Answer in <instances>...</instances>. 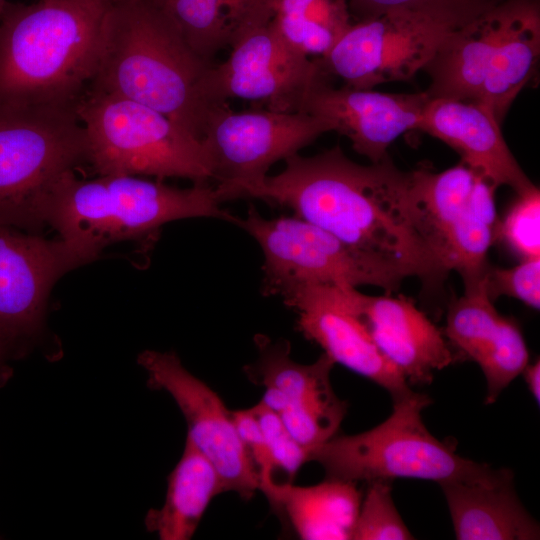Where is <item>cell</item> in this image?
Instances as JSON below:
<instances>
[{
    "label": "cell",
    "mask_w": 540,
    "mask_h": 540,
    "mask_svg": "<svg viewBox=\"0 0 540 540\" xmlns=\"http://www.w3.org/2000/svg\"><path fill=\"white\" fill-rule=\"evenodd\" d=\"M231 47L229 57L212 65L201 80L199 93L208 108L239 98L263 102L273 111L296 112L309 87L330 77L320 58L295 51L269 21L245 31Z\"/></svg>",
    "instance_id": "8fae6325"
},
{
    "label": "cell",
    "mask_w": 540,
    "mask_h": 540,
    "mask_svg": "<svg viewBox=\"0 0 540 540\" xmlns=\"http://www.w3.org/2000/svg\"><path fill=\"white\" fill-rule=\"evenodd\" d=\"M269 22L298 53L324 58L352 25L347 0H267Z\"/></svg>",
    "instance_id": "d4e9b609"
},
{
    "label": "cell",
    "mask_w": 540,
    "mask_h": 540,
    "mask_svg": "<svg viewBox=\"0 0 540 540\" xmlns=\"http://www.w3.org/2000/svg\"><path fill=\"white\" fill-rule=\"evenodd\" d=\"M428 98L426 91L391 94L346 85L335 88L324 77L306 91L299 111L323 119L331 131L346 136L357 153L377 163L399 136L418 129Z\"/></svg>",
    "instance_id": "e0dca14e"
},
{
    "label": "cell",
    "mask_w": 540,
    "mask_h": 540,
    "mask_svg": "<svg viewBox=\"0 0 540 540\" xmlns=\"http://www.w3.org/2000/svg\"><path fill=\"white\" fill-rule=\"evenodd\" d=\"M254 341L258 357L244 366L245 375L263 387L261 401L310 454L336 435L347 412V403L330 382L335 363L323 353L311 364H300L291 358L288 341L265 335H256Z\"/></svg>",
    "instance_id": "7c38bea8"
},
{
    "label": "cell",
    "mask_w": 540,
    "mask_h": 540,
    "mask_svg": "<svg viewBox=\"0 0 540 540\" xmlns=\"http://www.w3.org/2000/svg\"><path fill=\"white\" fill-rule=\"evenodd\" d=\"M528 389L537 403L540 402V361L537 359L533 364H527L522 371Z\"/></svg>",
    "instance_id": "e575fe53"
},
{
    "label": "cell",
    "mask_w": 540,
    "mask_h": 540,
    "mask_svg": "<svg viewBox=\"0 0 540 540\" xmlns=\"http://www.w3.org/2000/svg\"><path fill=\"white\" fill-rule=\"evenodd\" d=\"M326 132H331L327 122L302 111L234 112L227 103L212 106L201 140L219 200L240 198L246 187L267 176L274 163Z\"/></svg>",
    "instance_id": "30bf717a"
},
{
    "label": "cell",
    "mask_w": 540,
    "mask_h": 540,
    "mask_svg": "<svg viewBox=\"0 0 540 540\" xmlns=\"http://www.w3.org/2000/svg\"><path fill=\"white\" fill-rule=\"evenodd\" d=\"M111 2L119 1V0H110Z\"/></svg>",
    "instance_id": "74e56055"
},
{
    "label": "cell",
    "mask_w": 540,
    "mask_h": 540,
    "mask_svg": "<svg viewBox=\"0 0 540 540\" xmlns=\"http://www.w3.org/2000/svg\"><path fill=\"white\" fill-rule=\"evenodd\" d=\"M222 492L218 472L186 438L183 453L168 476L165 501L148 511L146 528L161 540H189L212 499Z\"/></svg>",
    "instance_id": "7402d4cb"
},
{
    "label": "cell",
    "mask_w": 540,
    "mask_h": 540,
    "mask_svg": "<svg viewBox=\"0 0 540 540\" xmlns=\"http://www.w3.org/2000/svg\"><path fill=\"white\" fill-rule=\"evenodd\" d=\"M504 319L488 295L484 276L465 285L463 295L450 303L443 332L460 357L477 362L494 342Z\"/></svg>",
    "instance_id": "4316f807"
},
{
    "label": "cell",
    "mask_w": 540,
    "mask_h": 540,
    "mask_svg": "<svg viewBox=\"0 0 540 540\" xmlns=\"http://www.w3.org/2000/svg\"><path fill=\"white\" fill-rule=\"evenodd\" d=\"M85 263L59 237L0 224V343L10 355L42 327L55 282Z\"/></svg>",
    "instance_id": "9a60e30c"
},
{
    "label": "cell",
    "mask_w": 540,
    "mask_h": 540,
    "mask_svg": "<svg viewBox=\"0 0 540 540\" xmlns=\"http://www.w3.org/2000/svg\"><path fill=\"white\" fill-rule=\"evenodd\" d=\"M277 175L265 176L242 191L293 210L301 218L342 241L402 268L429 288L447 277L412 220L410 172L399 170L387 155L361 165L339 146L320 154L287 157Z\"/></svg>",
    "instance_id": "6da1fadb"
},
{
    "label": "cell",
    "mask_w": 540,
    "mask_h": 540,
    "mask_svg": "<svg viewBox=\"0 0 540 540\" xmlns=\"http://www.w3.org/2000/svg\"><path fill=\"white\" fill-rule=\"evenodd\" d=\"M431 402L426 394L411 391L393 400L385 421L358 434L335 435L314 449L308 462L320 464L327 478L355 483L408 478L439 484L484 472L489 464L460 456L455 443L430 433L421 414Z\"/></svg>",
    "instance_id": "ba28073f"
},
{
    "label": "cell",
    "mask_w": 540,
    "mask_h": 540,
    "mask_svg": "<svg viewBox=\"0 0 540 540\" xmlns=\"http://www.w3.org/2000/svg\"><path fill=\"white\" fill-rule=\"evenodd\" d=\"M10 357L8 350L0 343V383H3L10 375V369L7 365Z\"/></svg>",
    "instance_id": "d590c367"
},
{
    "label": "cell",
    "mask_w": 540,
    "mask_h": 540,
    "mask_svg": "<svg viewBox=\"0 0 540 540\" xmlns=\"http://www.w3.org/2000/svg\"><path fill=\"white\" fill-rule=\"evenodd\" d=\"M110 4L8 2L0 18V104L75 103L96 73Z\"/></svg>",
    "instance_id": "7a4b0ae2"
},
{
    "label": "cell",
    "mask_w": 540,
    "mask_h": 540,
    "mask_svg": "<svg viewBox=\"0 0 540 540\" xmlns=\"http://www.w3.org/2000/svg\"><path fill=\"white\" fill-rule=\"evenodd\" d=\"M233 223L262 249L264 296H281L306 284L370 285L391 293L410 277L389 261L296 216L267 219L251 205L246 218L235 217Z\"/></svg>",
    "instance_id": "9c48e42d"
},
{
    "label": "cell",
    "mask_w": 540,
    "mask_h": 540,
    "mask_svg": "<svg viewBox=\"0 0 540 540\" xmlns=\"http://www.w3.org/2000/svg\"><path fill=\"white\" fill-rule=\"evenodd\" d=\"M362 492L355 482L327 478L311 486L292 484L280 496L277 514L303 540H352Z\"/></svg>",
    "instance_id": "cb8c5ba5"
},
{
    "label": "cell",
    "mask_w": 540,
    "mask_h": 540,
    "mask_svg": "<svg viewBox=\"0 0 540 540\" xmlns=\"http://www.w3.org/2000/svg\"><path fill=\"white\" fill-rule=\"evenodd\" d=\"M357 288L306 284L284 292L286 306L297 314L296 328L334 363L384 388L392 400L411 391L402 374L380 352L356 309Z\"/></svg>",
    "instance_id": "2e32d148"
},
{
    "label": "cell",
    "mask_w": 540,
    "mask_h": 540,
    "mask_svg": "<svg viewBox=\"0 0 540 540\" xmlns=\"http://www.w3.org/2000/svg\"><path fill=\"white\" fill-rule=\"evenodd\" d=\"M451 30L429 20L386 13L360 20L320 58L325 72L346 86L372 89L423 70Z\"/></svg>",
    "instance_id": "5bb4252c"
},
{
    "label": "cell",
    "mask_w": 540,
    "mask_h": 540,
    "mask_svg": "<svg viewBox=\"0 0 540 540\" xmlns=\"http://www.w3.org/2000/svg\"><path fill=\"white\" fill-rule=\"evenodd\" d=\"M251 408L262 430L271 462L273 498L269 505L277 513L283 490L294 484L299 469L308 462L309 454L278 415L261 400Z\"/></svg>",
    "instance_id": "f1b7e54d"
},
{
    "label": "cell",
    "mask_w": 540,
    "mask_h": 540,
    "mask_svg": "<svg viewBox=\"0 0 540 540\" xmlns=\"http://www.w3.org/2000/svg\"><path fill=\"white\" fill-rule=\"evenodd\" d=\"M497 188L480 176L470 200L449 237L442 264L447 273L456 271L464 286L481 280L489 266L488 251L496 238Z\"/></svg>",
    "instance_id": "484cf974"
},
{
    "label": "cell",
    "mask_w": 540,
    "mask_h": 540,
    "mask_svg": "<svg viewBox=\"0 0 540 540\" xmlns=\"http://www.w3.org/2000/svg\"><path fill=\"white\" fill-rule=\"evenodd\" d=\"M540 55L537 0H501L443 39L423 70L431 98L488 107L499 123L534 75Z\"/></svg>",
    "instance_id": "5b68a950"
},
{
    "label": "cell",
    "mask_w": 540,
    "mask_h": 540,
    "mask_svg": "<svg viewBox=\"0 0 540 540\" xmlns=\"http://www.w3.org/2000/svg\"><path fill=\"white\" fill-rule=\"evenodd\" d=\"M76 102L0 104V224L39 234L54 183L88 162Z\"/></svg>",
    "instance_id": "8992f818"
},
{
    "label": "cell",
    "mask_w": 540,
    "mask_h": 540,
    "mask_svg": "<svg viewBox=\"0 0 540 540\" xmlns=\"http://www.w3.org/2000/svg\"><path fill=\"white\" fill-rule=\"evenodd\" d=\"M7 3H8L7 0H0V18L2 16V13Z\"/></svg>",
    "instance_id": "8d00e7d4"
},
{
    "label": "cell",
    "mask_w": 540,
    "mask_h": 540,
    "mask_svg": "<svg viewBox=\"0 0 540 540\" xmlns=\"http://www.w3.org/2000/svg\"><path fill=\"white\" fill-rule=\"evenodd\" d=\"M458 540H536L538 522L521 503L510 469L439 483Z\"/></svg>",
    "instance_id": "ffe728a7"
},
{
    "label": "cell",
    "mask_w": 540,
    "mask_h": 540,
    "mask_svg": "<svg viewBox=\"0 0 540 540\" xmlns=\"http://www.w3.org/2000/svg\"><path fill=\"white\" fill-rule=\"evenodd\" d=\"M239 437L258 480L259 491L268 502L273 498L272 467L265 439L252 408L231 410Z\"/></svg>",
    "instance_id": "836d02e7"
},
{
    "label": "cell",
    "mask_w": 540,
    "mask_h": 540,
    "mask_svg": "<svg viewBox=\"0 0 540 540\" xmlns=\"http://www.w3.org/2000/svg\"><path fill=\"white\" fill-rule=\"evenodd\" d=\"M501 0H349L360 20L393 13L420 17L451 31Z\"/></svg>",
    "instance_id": "83f0119b"
},
{
    "label": "cell",
    "mask_w": 540,
    "mask_h": 540,
    "mask_svg": "<svg viewBox=\"0 0 540 540\" xmlns=\"http://www.w3.org/2000/svg\"><path fill=\"white\" fill-rule=\"evenodd\" d=\"M529 352L518 325L504 319L497 337L476 362L486 379L485 404L494 403L501 392L527 366Z\"/></svg>",
    "instance_id": "f546056e"
},
{
    "label": "cell",
    "mask_w": 540,
    "mask_h": 540,
    "mask_svg": "<svg viewBox=\"0 0 540 540\" xmlns=\"http://www.w3.org/2000/svg\"><path fill=\"white\" fill-rule=\"evenodd\" d=\"M500 124L493 112L480 103L429 97L418 129L452 147L462 162L496 188L506 185L518 193L533 183L507 146Z\"/></svg>",
    "instance_id": "d6986e66"
},
{
    "label": "cell",
    "mask_w": 540,
    "mask_h": 540,
    "mask_svg": "<svg viewBox=\"0 0 540 540\" xmlns=\"http://www.w3.org/2000/svg\"><path fill=\"white\" fill-rule=\"evenodd\" d=\"M220 203L209 182L177 188L133 175L85 180L69 171L52 186L44 215L46 225L87 263L113 243L142 238L175 220L211 217L233 223L235 216Z\"/></svg>",
    "instance_id": "277c9868"
},
{
    "label": "cell",
    "mask_w": 540,
    "mask_h": 540,
    "mask_svg": "<svg viewBox=\"0 0 540 540\" xmlns=\"http://www.w3.org/2000/svg\"><path fill=\"white\" fill-rule=\"evenodd\" d=\"M414 536L405 525L392 497V482H368L354 527L352 540H410Z\"/></svg>",
    "instance_id": "4dcf8cb0"
},
{
    "label": "cell",
    "mask_w": 540,
    "mask_h": 540,
    "mask_svg": "<svg viewBox=\"0 0 540 540\" xmlns=\"http://www.w3.org/2000/svg\"><path fill=\"white\" fill-rule=\"evenodd\" d=\"M137 361L147 373L148 385L167 392L179 407L187 423V438L212 463L224 492L251 499L259 484L231 410L183 366L176 353L146 350Z\"/></svg>",
    "instance_id": "4fadbf2b"
},
{
    "label": "cell",
    "mask_w": 540,
    "mask_h": 540,
    "mask_svg": "<svg viewBox=\"0 0 540 540\" xmlns=\"http://www.w3.org/2000/svg\"><path fill=\"white\" fill-rule=\"evenodd\" d=\"M76 112L86 133L88 163L100 175L212 179L202 140L148 106L88 87Z\"/></svg>",
    "instance_id": "52a82bcc"
},
{
    "label": "cell",
    "mask_w": 540,
    "mask_h": 540,
    "mask_svg": "<svg viewBox=\"0 0 540 540\" xmlns=\"http://www.w3.org/2000/svg\"><path fill=\"white\" fill-rule=\"evenodd\" d=\"M480 176L462 161L441 172L425 168L410 172L409 208L412 220L444 271L442 259L449 237L466 209Z\"/></svg>",
    "instance_id": "44dd1931"
},
{
    "label": "cell",
    "mask_w": 540,
    "mask_h": 540,
    "mask_svg": "<svg viewBox=\"0 0 540 540\" xmlns=\"http://www.w3.org/2000/svg\"><path fill=\"white\" fill-rule=\"evenodd\" d=\"M356 309L380 352L409 385H429L457 356L427 315L405 297L354 293Z\"/></svg>",
    "instance_id": "ac0fdd59"
},
{
    "label": "cell",
    "mask_w": 540,
    "mask_h": 540,
    "mask_svg": "<svg viewBox=\"0 0 540 540\" xmlns=\"http://www.w3.org/2000/svg\"><path fill=\"white\" fill-rule=\"evenodd\" d=\"M203 59L232 46L251 27L269 21L267 0H150Z\"/></svg>",
    "instance_id": "603a6c76"
},
{
    "label": "cell",
    "mask_w": 540,
    "mask_h": 540,
    "mask_svg": "<svg viewBox=\"0 0 540 540\" xmlns=\"http://www.w3.org/2000/svg\"><path fill=\"white\" fill-rule=\"evenodd\" d=\"M485 284L493 301L500 296H508L539 310L540 257L524 259L510 268L489 265L485 273Z\"/></svg>",
    "instance_id": "d6a6232c"
},
{
    "label": "cell",
    "mask_w": 540,
    "mask_h": 540,
    "mask_svg": "<svg viewBox=\"0 0 540 540\" xmlns=\"http://www.w3.org/2000/svg\"><path fill=\"white\" fill-rule=\"evenodd\" d=\"M150 0L111 2L88 87L148 106L201 139L210 108L199 93L212 66Z\"/></svg>",
    "instance_id": "3957f363"
},
{
    "label": "cell",
    "mask_w": 540,
    "mask_h": 540,
    "mask_svg": "<svg viewBox=\"0 0 540 540\" xmlns=\"http://www.w3.org/2000/svg\"><path fill=\"white\" fill-rule=\"evenodd\" d=\"M496 237L522 260L540 257V191L534 184L517 193Z\"/></svg>",
    "instance_id": "1f68e13d"
}]
</instances>
